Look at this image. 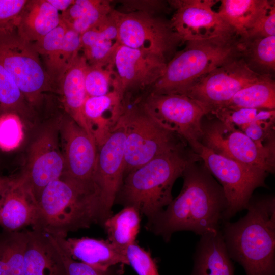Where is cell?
<instances>
[{
	"label": "cell",
	"mask_w": 275,
	"mask_h": 275,
	"mask_svg": "<svg viewBox=\"0 0 275 275\" xmlns=\"http://www.w3.org/2000/svg\"><path fill=\"white\" fill-rule=\"evenodd\" d=\"M197 161L184 170L177 197L147 223V229L166 242L176 232L189 231L201 236L221 230L224 223L227 201L223 188L205 167L196 164Z\"/></svg>",
	"instance_id": "1"
},
{
	"label": "cell",
	"mask_w": 275,
	"mask_h": 275,
	"mask_svg": "<svg viewBox=\"0 0 275 275\" xmlns=\"http://www.w3.org/2000/svg\"><path fill=\"white\" fill-rule=\"evenodd\" d=\"M245 215L221 231L230 258L246 275H275V198L252 196Z\"/></svg>",
	"instance_id": "2"
},
{
	"label": "cell",
	"mask_w": 275,
	"mask_h": 275,
	"mask_svg": "<svg viewBox=\"0 0 275 275\" xmlns=\"http://www.w3.org/2000/svg\"><path fill=\"white\" fill-rule=\"evenodd\" d=\"M103 222L96 189L61 176L42 190L32 227L54 237L66 238L69 232Z\"/></svg>",
	"instance_id": "3"
},
{
	"label": "cell",
	"mask_w": 275,
	"mask_h": 275,
	"mask_svg": "<svg viewBox=\"0 0 275 275\" xmlns=\"http://www.w3.org/2000/svg\"><path fill=\"white\" fill-rule=\"evenodd\" d=\"M200 159L185 149L158 156L127 174L124 177L115 203L136 208L151 221L173 199L172 189L185 168Z\"/></svg>",
	"instance_id": "4"
},
{
	"label": "cell",
	"mask_w": 275,
	"mask_h": 275,
	"mask_svg": "<svg viewBox=\"0 0 275 275\" xmlns=\"http://www.w3.org/2000/svg\"><path fill=\"white\" fill-rule=\"evenodd\" d=\"M185 43V48L167 62L150 93L182 94L215 68L242 57L240 37L236 34Z\"/></svg>",
	"instance_id": "5"
},
{
	"label": "cell",
	"mask_w": 275,
	"mask_h": 275,
	"mask_svg": "<svg viewBox=\"0 0 275 275\" xmlns=\"http://www.w3.org/2000/svg\"><path fill=\"white\" fill-rule=\"evenodd\" d=\"M118 121L125 130L124 176L155 157L185 149L186 143L159 121L142 101L127 107Z\"/></svg>",
	"instance_id": "6"
},
{
	"label": "cell",
	"mask_w": 275,
	"mask_h": 275,
	"mask_svg": "<svg viewBox=\"0 0 275 275\" xmlns=\"http://www.w3.org/2000/svg\"><path fill=\"white\" fill-rule=\"evenodd\" d=\"M194 152L221 185L227 201L224 222L246 209L257 188L266 187L265 179L268 173L265 170L223 156L202 143Z\"/></svg>",
	"instance_id": "7"
},
{
	"label": "cell",
	"mask_w": 275,
	"mask_h": 275,
	"mask_svg": "<svg viewBox=\"0 0 275 275\" xmlns=\"http://www.w3.org/2000/svg\"><path fill=\"white\" fill-rule=\"evenodd\" d=\"M0 65L31 106L38 105L44 93L55 88L33 43L21 38L16 31L0 36Z\"/></svg>",
	"instance_id": "8"
},
{
	"label": "cell",
	"mask_w": 275,
	"mask_h": 275,
	"mask_svg": "<svg viewBox=\"0 0 275 275\" xmlns=\"http://www.w3.org/2000/svg\"><path fill=\"white\" fill-rule=\"evenodd\" d=\"M120 44L152 53L168 62L182 43L170 21L145 12L113 9Z\"/></svg>",
	"instance_id": "9"
},
{
	"label": "cell",
	"mask_w": 275,
	"mask_h": 275,
	"mask_svg": "<svg viewBox=\"0 0 275 275\" xmlns=\"http://www.w3.org/2000/svg\"><path fill=\"white\" fill-rule=\"evenodd\" d=\"M142 102L159 121L188 144L193 151L201 143L202 120L209 114L203 104L182 94L150 92Z\"/></svg>",
	"instance_id": "10"
},
{
	"label": "cell",
	"mask_w": 275,
	"mask_h": 275,
	"mask_svg": "<svg viewBox=\"0 0 275 275\" xmlns=\"http://www.w3.org/2000/svg\"><path fill=\"white\" fill-rule=\"evenodd\" d=\"M266 76L253 71L241 57L203 76L182 95L203 104L210 114L223 106L241 89Z\"/></svg>",
	"instance_id": "11"
},
{
	"label": "cell",
	"mask_w": 275,
	"mask_h": 275,
	"mask_svg": "<svg viewBox=\"0 0 275 275\" xmlns=\"http://www.w3.org/2000/svg\"><path fill=\"white\" fill-rule=\"evenodd\" d=\"M64 169L58 118L46 126L33 143L24 170L17 178L38 201L43 189L61 177Z\"/></svg>",
	"instance_id": "12"
},
{
	"label": "cell",
	"mask_w": 275,
	"mask_h": 275,
	"mask_svg": "<svg viewBox=\"0 0 275 275\" xmlns=\"http://www.w3.org/2000/svg\"><path fill=\"white\" fill-rule=\"evenodd\" d=\"M201 143L217 154L268 173L274 169L275 153L258 146L242 131L218 120L202 126Z\"/></svg>",
	"instance_id": "13"
},
{
	"label": "cell",
	"mask_w": 275,
	"mask_h": 275,
	"mask_svg": "<svg viewBox=\"0 0 275 275\" xmlns=\"http://www.w3.org/2000/svg\"><path fill=\"white\" fill-rule=\"evenodd\" d=\"M217 2L214 0L169 1L175 10L170 21L171 25L182 43L236 34L218 13L213 10L212 7Z\"/></svg>",
	"instance_id": "14"
},
{
	"label": "cell",
	"mask_w": 275,
	"mask_h": 275,
	"mask_svg": "<svg viewBox=\"0 0 275 275\" xmlns=\"http://www.w3.org/2000/svg\"><path fill=\"white\" fill-rule=\"evenodd\" d=\"M125 140L124 127L118 121L102 144L97 148L93 181L101 203L104 222L112 215V208L124 177Z\"/></svg>",
	"instance_id": "15"
},
{
	"label": "cell",
	"mask_w": 275,
	"mask_h": 275,
	"mask_svg": "<svg viewBox=\"0 0 275 275\" xmlns=\"http://www.w3.org/2000/svg\"><path fill=\"white\" fill-rule=\"evenodd\" d=\"M59 129L64 160L61 176L95 189L93 178L97 149L95 141L67 114L59 117Z\"/></svg>",
	"instance_id": "16"
},
{
	"label": "cell",
	"mask_w": 275,
	"mask_h": 275,
	"mask_svg": "<svg viewBox=\"0 0 275 275\" xmlns=\"http://www.w3.org/2000/svg\"><path fill=\"white\" fill-rule=\"evenodd\" d=\"M167 62L151 52L119 44L113 60L114 90L124 99L129 91L151 88L163 75Z\"/></svg>",
	"instance_id": "17"
},
{
	"label": "cell",
	"mask_w": 275,
	"mask_h": 275,
	"mask_svg": "<svg viewBox=\"0 0 275 275\" xmlns=\"http://www.w3.org/2000/svg\"><path fill=\"white\" fill-rule=\"evenodd\" d=\"M53 237L64 254L93 267L107 270L119 264L128 265L126 253L118 249L107 239Z\"/></svg>",
	"instance_id": "18"
},
{
	"label": "cell",
	"mask_w": 275,
	"mask_h": 275,
	"mask_svg": "<svg viewBox=\"0 0 275 275\" xmlns=\"http://www.w3.org/2000/svg\"><path fill=\"white\" fill-rule=\"evenodd\" d=\"M26 231L24 275H67L54 238L39 230Z\"/></svg>",
	"instance_id": "19"
},
{
	"label": "cell",
	"mask_w": 275,
	"mask_h": 275,
	"mask_svg": "<svg viewBox=\"0 0 275 275\" xmlns=\"http://www.w3.org/2000/svg\"><path fill=\"white\" fill-rule=\"evenodd\" d=\"M37 201L32 193L14 177L0 205V226L5 231H18L34 223Z\"/></svg>",
	"instance_id": "20"
},
{
	"label": "cell",
	"mask_w": 275,
	"mask_h": 275,
	"mask_svg": "<svg viewBox=\"0 0 275 275\" xmlns=\"http://www.w3.org/2000/svg\"><path fill=\"white\" fill-rule=\"evenodd\" d=\"M124 99L115 90L100 96H88L83 114L94 139L100 146L116 125L123 109Z\"/></svg>",
	"instance_id": "21"
},
{
	"label": "cell",
	"mask_w": 275,
	"mask_h": 275,
	"mask_svg": "<svg viewBox=\"0 0 275 275\" xmlns=\"http://www.w3.org/2000/svg\"><path fill=\"white\" fill-rule=\"evenodd\" d=\"M193 258L190 275H234L221 229L201 236Z\"/></svg>",
	"instance_id": "22"
},
{
	"label": "cell",
	"mask_w": 275,
	"mask_h": 275,
	"mask_svg": "<svg viewBox=\"0 0 275 275\" xmlns=\"http://www.w3.org/2000/svg\"><path fill=\"white\" fill-rule=\"evenodd\" d=\"M88 66L85 56L79 54L63 76L58 88L67 114L95 141L83 114L84 105L88 97L85 85Z\"/></svg>",
	"instance_id": "23"
},
{
	"label": "cell",
	"mask_w": 275,
	"mask_h": 275,
	"mask_svg": "<svg viewBox=\"0 0 275 275\" xmlns=\"http://www.w3.org/2000/svg\"><path fill=\"white\" fill-rule=\"evenodd\" d=\"M61 15L47 0H28L22 12L17 34L34 43L59 25Z\"/></svg>",
	"instance_id": "24"
},
{
	"label": "cell",
	"mask_w": 275,
	"mask_h": 275,
	"mask_svg": "<svg viewBox=\"0 0 275 275\" xmlns=\"http://www.w3.org/2000/svg\"><path fill=\"white\" fill-rule=\"evenodd\" d=\"M273 4L274 1L222 0L217 12L242 38Z\"/></svg>",
	"instance_id": "25"
},
{
	"label": "cell",
	"mask_w": 275,
	"mask_h": 275,
	"mask_svg": "<svg viewBox=\"0 0 275 275\" xmlns=\"http://www.w3.org/2000/svg\"><path fill=\"white\" fill-rule=\"evenodd\" d=\"M141 215L135 207L125 206L108 217L102 224L107 235V239L118 249L126 253L128 247L136 242Z\"/></svg>",
	"instance_id": "26"
},
{
	"label": "cell",
	"mask_w": 275,
	"mask_h": 275,
	"mask_svg": "<svg viewBox=\"0 0 275 275\" xmlns=\"http://www.w3.org/2000/svg\"><path fill=\"white\" fill-rule=\"evenodd\" d=\"M219 108L274 109V80L267 75L241 89Z\"/></svg>",
	"instance_id": "27"
},
{
	"label": "cell",
	"mask_w": 275,
	"mask_h": 275,
	"mask_svg": "<svg viewBox=\"0 0 275 275\" xmlns=\"http://www.w3.org/2000/svg\"><path fill=\"white\" fill-rule=\"evenodd\" d=\"M240 39L242 57L249 67L257 73L271 76L275 69V36Z\"/></svg>",
	"instance_id": "28"
},
{
	"label": "cell",
	"mask_w": 275,
	"mask_h": 275,
	"mask_svg": "<svg viewBox=\"0 0 275 275\" xmlns=\"http://www.w3.org/2000/svg\"><path fill=\"white\" fill-rule=\"evenodd\" d=\"M12 113L22 121L32 122L33 112L31 105L13 78L0 65V115Z\"/></svg>",
	"instance_id": "29"
},
{
	"label": "cell",
	"mask_w": 275,
	"mask_h": 275,
	"mask_svg": "<svg viewBox=\"0 0 275 275\" xmlns=\"http://www.w3.org/2000/svg\"><path fill=\"white\" fill-rule=\"evenodd\" d=\"M68 29L62 21L39 40L33 43L39 56L43 57L45 69L54 87L57 86L59 55L64 35Z\"/></svg>",
	"instance_id": "30"
},
{
	"label": "cell",
	"mask_w": 275,
	"mask_h": 275,
	"mask_svg": "<svg viewBox=\"0 0 275 275\" xmlns=\"http://www.w3.org/2000/svg\"><path fill=\"white\" fill-rule=\"evenodd\" d=\"M210 113L220 121L239 130L256 121H271L275 119L274 109L219 108Z\"/></svg>",
	"instance_id": "31"
},
{
	"label": "cell",
	"mask_w": 275,
	"mask_h": 275,
	"mask_svg": "<svg viewBox=\"0 0 275 275\" xmlns=\"http://www.w3.org/2000/svg\"><path fill=\"white\" fill-rule=\"evenodd\" d=\"M115 77L113 64L106 66L89 65L85 77L88 96H103L113 90Z\"/></svg>",
	"instance_id": "32"
},
{
	"label": "cell",
	"mask_w": 275,
	"mask_h": 275,
	"mask_svg": "<svg viewBox=\"0 0 275 275\" xmlns=\"http://www.w3.org/2000/svg\"><path fill=\"white\" fill-rule=\"evenodd\" d=\"M23 137L22 121L16 114L0 115V149L10 151L20 144Z\"/></svg>",
	"instance_id": "33"
},
{
	"label": "cell",
	"mask_w": 275,
	"mask_h": 275,
	"mask_svg": "<svg viewBox=\"0 0 275 275\" xmlns=\"http://www.w3.org/2000/svg\"><path fill=\"white\" fill-rule=\"evenodd\" d=\"M81 50L80 35L68 27L59 52L57 86L65 73L73 64Z\"/></svg>",
	"instance_id": "34"
},
{
	"label": "cell",
	"mask_w": 275,
	"mask_h": 275,
	"mask_svg": "<svg viewBox=\"0 0 275 275\" xmlns=\"http://www.w3.org/2000/svg\"><path fill=\"white\" fill-rule=\"evenodd\" d=\"M126 254L128 265L138 275H160L156 261L150 252L140 246L136 242L128 247Z\"/></svg>",
	"instance_id": "35"
},
{
	"label": "cell",
	"mask_w": 275,
	"mask_h": 275,
	"mask_svg": "<svg viewBox=\"0 0 275 275\" xmlns=\"http://www.w3.org/2000/svg\"><path fill=\"white\" fill-rule=\"evenodd\" d=\"M119 44L118 40L101 38L83 50V55L89 65L106 66L113 64L114 55Z\"/></svg>",
	"instance_id": "36"
},
{
	"label": "cell",
	"mask_w": 275,
	"mask_h": 275,
	"mask_svg": "<svg viewBox=\"0 0 275 275\" xmlns=\"http://www.w3.org/2000/svg\"><path fill=\"white\" fill-rule=\"evenodd\" d=\"M28 0H0V36L16 31Z\"/></svg>",
	"instance_id": "37"
},
{
	"label": "cell",
	"mask_w": 275,
	"mask_h": 275,
	"mask_svg": "<svg viewBox=\"0 0 275 275\" xmlns=\"http://www.w3.org/2000/svg\"><path fill=\"white\" fill-rule=\"evenodd\" d=\"M240 130L258 146L275 153L274 121H256Z\"/></svg>",
	"instance_id": "38"
},
{
	"label": "cell",
	"mask_w": 275,
	"mask_h": 275,
	"mask_svg": "<svg viewBox=\"0 0 275 275\" xmlns=\"http://www.w3.org/2000/svg\"><path fill=\"white\" fill-rule=\"evenodd\" d=\"M113 9L110 1L98 0L86 14L67 25L81 35L107 17Z\"/></svg>",
	"instance_id": "39"
},
{
	"label": "cell",
	"mask_w": 275,
	"mask_h": 275,
	"mask_svg": "<svg viewBox=\"0 0 275 275\" xmlns=\"http://www.w3.org/2000/svg\"><path fill=\"white\" fill-rule=\"evenodd\" d=\"M57 246L63 261L67 275H116L119 271L113 269L116 266L107 270H103L76 261L64 254L58 244Z\"/></svg>",
	"instance_id": "40"
},
{
	"label": "cell",
	"mask_w": 275,
	"mask_h": 275,
	"mask_svg": "<svg viewBox=\"0 0 275 275\" xmlns=\"http://www.w3.org/2000/svg\"><path fill=\"white\" fill-rule=\"evenodd\" d=\"M275 36V6L270 7L261 17L255 25L245 35L241 38L244 39H253Z\"/></svg>",
	"instance_id": "41"
},
{
	"label": "cell",
	"mask_w": 275,
	"mask_h": 275,
	"mask_svg": "<svg viewBox=\"0 0 275 275\" xmlns=\"http://www.w3.org/2000/svg\"><path fill=\"white\" fill-rule=\"evenodd\" d=\"M58 12L62 13L67 10L73 3L74 0H47Z\"/></svg>",
	"instance_id": "42"
},
{
	"label": "cell",
	"mask_w": 275,
	"mask_h": 275,
	"mask_svg": "<svg viewBox=\"0 0 275 275\" xmlns=\"http://www.w3.org/2000/svg\"><path fill=\"white\" fill-rule=\"evenodd\" d=\"M13 177L0 176V205L13 180Z\"/></svg>",
	"instance_id": "43"
}]
</instances>
